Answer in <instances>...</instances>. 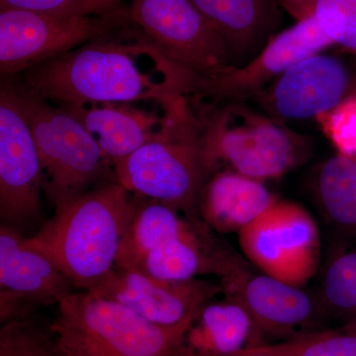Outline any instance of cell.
Masks as SVG:
<instances>
[{"label":"cell","instance_id":"52a82bcc","mask_svg":"<svg viewBox=\"0 0 356 356\" xmlns=\"http://www.w3.org/2000/svg\"><path fill=\"white\" fill-rule=\"evenodd\" d=\"M129 7L102 15L0 9V74L18 76L92 40L133 26Z\"/></svg>","mask_w":356,"mask_h":356},{"label":"cell","instance_id":"7402d4cb","mask_svg":"<svg viewBox=\"0 0 356 356\" xmlns=\"http://www.w3.org/2000/svg\"><path fill=\"white\" fill-rule=\"evenodd\" d=\"M322 299L325 309L356 323V250L337 252L327 262Z\"/></svg>","mask_w":356,"mask_h":356},{"label":"cell","instance_id":"277c9868","mask_svg":"<svg viewBox=\"0 0 356 356\" xmlns=\"http://www.w3.org/2000/svg\"><path fill=\"white\" fill-rule=\"evenodd\" d=\"M58 306L50 331L64 356H173L193 318L163 327L84 290Z\"/></svg>","mask_w":356,"mask_h":356},{"label":"cell","instance_id":"8fae6325","mask_svg":"<svg viewBox=\"0 0 356 356\" xmlns=\"http://www.w3.org/2000/svg\"><path fill=\"white\" fill-rule=\"evenodd\" d=\"M44 175L38 151L10 77L0 88V217L13 228L38 221Z\"/></svg>","mask_w":356,"mask_h":356},{"label":"cell","instance_id":"7a4b0ae2","mask_svg":"<svg viewBox=\"0 0 356 356\" xmlns=\"http://www.w3.org/2000/svg\"><path fill=\"white\" fill-rule=\"evenodd\" d=\"M55 215L27 238L74 287L86 290L114 268L134 211V196L116 179L55 209Z\"/></svg>","mask_w":356,"mask_h":356},{"label":"cell","instance_id":"4fadbf2b","mask_svg":"<svg viewBox=\"0 0 356 356\" xmlns=\"http://www.w3.org/2000/svg\"><path fill=\"white\" fill-rule=\"evenodd\" d=\"M84 291L127 307L154 324L173 327L191 320L222 289L220 284L199 278L159 280L140 271L114 266Z\"/></svg>","mask_w":356,"mask_h":356},{"label":"cell","instance_id":"4316f807","mask_svg":"<svg viewBox=\"0 0 356 356\" xmlns=\"http://www.w3.org/2000/svg\"><path fill=\"white\" fill-rule=\"evenodd\" d=\"M6 8L64 15H102L117 9L103 0H0V9Z\"/></svg>","mask_w":356,"mask_h":356},{"label":"cell","instance_id":"d6986e66","mask_svg":"<svg viewBox=\"0 0 356 356\" xmlns=\"http://www.w3.org/2000/svg\"><path fill=\"white\" fill-rule=\"evenodd\" d=\"M254 332L248 312L227 298L206 303L194 315L173 356H235Z\"/></svg>","mask_w":356,"mask_h":356},{"label":"cell","instance_id":"7c38bea8","mask_svg":"<svg viewBox=\"0 0 356 356\" xmlns=\"http://www.w3.org/2000/svg\"><path fill=\"white\" fill-rule=\"evenodd\" d=\"M355 95L356 79L346 63L318 53L293 65L252 100L282 123L317 119Z\"/></svg>","mask_w":356,"mask_h":356},{"label":"cell","instance_id":"5bb4252c","mask_svg":"<svg viewBox=\"0 0 356 356\" xmlns=\"http://www.w3.org/2000/svg\"><path fill=\"white\" fill-rule=\"evenodd\" d=\"M220 278L227 298L248 312L254 330L290 339L305 334L317 320L318 303L301 287L250 273L236 255Z\"/></svg>","mask_w":356,"mask_h":356},{"label":"cell","instance_id":"603a6c76","mask_svg":"<svg viewBox=\"0 0 356 356\" xmlns=\"http://www.w3.org/2000/svg\"><path fill=\"white\" fill-rule=\"evenodd\" d=\"M271 346L283 356H356V323L339 330L307 332Z\"/></svg>","mask_w":356,"mask_h":356},{"label":"cell","instance_id":"cb8c5ba5","mask_svg":"<svg viewBox=\"0 0 356 356\" xmlns=\"http://www.w3.org/2000/svg\"><path fill=\"white\" fill-rule=\"evenodd\" d=\"M0 356H64L54 334L28 318L2 325Z\"/></svg>","mask_w":356,"mask_h":356},{"label":"cell","instance_id":"9a60e30c","mask_svg":"<svg viewBox=\"0 0 356 356\" xmlns=\"http://www.w3.org/2000/svg\"><path fill=\"white\" fill-rule=\"evenodd\" d=\"M72 281L27 238L9 225L0 227V288L33 305L60 304L70 296Z\"/></svg>","mask_w":356,"mask_h":356},{"label":"cell","instance_id":"e0dca14e","mask_svg":"<svg viewBox=\"0 0 356 356\" xmlns=\"http://www.w3.org/2000/svg\"><path fill=\"white\" fill-rule=\"evenodd\" d=\"M276 199L264 181L227 168L213 172L206 182L198 213L218 233H238Z\"/></svg>","mask_w":356,"mask_h":356},{"label":"cell","instance_id":"83f0119b","mask_svg":"<svg viewBox=\"0 0 356 356\" xmlns=\"http://www.w3.org/2000/svg\"><path fill=\"white\" fill-rule=\"evenodd\" d=\"M280 6L297 21L313 15L318 0H278Z\"/></svg>","mask_w":356,"mask_h":356},{"label":"cell","instance_id":"9c48e42d","mask_svg":"<svg viewBox=\"0 0 356 356\" xmlns=\"http://www.w3.org/2000/svg\"><path fill=\"white\" fill-rule=\"evenodd\" d=\"M129 13L145 38L187 72L211 77L236 67L226 44L191 0H132Z\"/></svg>","mask_w":356,"mask_h":356},{"label":"cell","instance_id":"3957f363","mask_svg":"<svg viewBox=\"0 0 356 356\" xmlns=\"http://www.w3.org/2000/svg\"><path fill=\"white\" fill-rule=\"evenodd\" d=\"M115 178L131 193L194 218L212 172L204 152L203 120L184 97L168 105L154 139L113 165Z\"/></svg>","mask_w":356,"mask_h":356},{"label":"cell","instance_id":"f1b7e54d","mask_svg":"<svg viewBox=\"0 0 356 356\" xmlns=\"http://www.w3.org/2000/svg\"><path fill=\"white\" fill-rule=\"evenodd\" d=\"M235 356H283L271 344H254L248 346Z\"/></svg>","mask_w":356,"mask_h":356},{"label":"cell","instance_id":"5b68a950","mask_svg":"<svg viewBox=\"0 0 356 356\" xmlns=\"http://www.w3.org/2000/svg\"><path fill=\"white\" fill-rule=\"evenodd\" d=\"M14 84L38 151L44 196L55 209L116 179L97 140L74 115Z\"/></svg>","mask_w":356,"mask_h":356},{"label":"cell","instance_id":"8992f818","mask_svg":"<svg viewBox=\"0 0 356 356\" xmlns=\"http://www.w3.org/2000/svg\"><path fill=\"white\" fill-rule=\"evenodd\" d=\"M203 120L204 152L211 172L220 163L254 179L266 181L284 175L298 165L305 140L245 102L208 107Z\"/></svg>","mask_w":356,"mask_h":356},{"label":"cell","instance_id":"f546056e","mask_svg":"<svg viewBox=\"0 0 356 356\" xmlns=\"http://www.w3.org/2000/svg\"><path fill=\"white\" fill-rule=\"evenodd\" d=\"M103 1L105 2V3L108 4L110 7H112V8H118L119 6V2H120V0H103Z\"/></svg>","mask_w":356,"mask_h":356},{"label":"cell","instance_id":"ac0fdd59","mask_svg":"<svg viewBox=\"0 0 356 356\" xmlns=\"http://www.w3.org/2000/svg\"><path fill=\"white\" fill-rule=\"evenodd\" d=\"M60 107L74 115L95 138L112 165L154 139L165 123L168 110L166 107L165 114L159 117L132 103Z\"/></svg>","mask_w":356,"mask_h":356},{"label":"cell","instance_id":"484cf974","mask_svg":"<svg viewBox=\"0 0 356 356\" xmlns=\"http://www.w3.org/2000/svg\"><path fill=\"white\" fill-rule=\"evenodd\" d=\"M317 120L337 153L356 158V95Z\"/></svg>","mask_w":356,"mask_h":356},{"label":"cell","instance_id":"2e32d148","mask_svg":"<svg viewBox=\"0 0 356 356\" xmlns=\"http://www.w3.org/2000/svg\"><path fill=\"white\" fill-rule=\"evenodd\" d=\"M218 33L236 67L261 51L280 24L278 0H191Z\"/></svg>","mask_w":356,"mask_h":356},{"label":"cell","instance_id":"6da1fadb","mask_svg":"<svg viewBox=\"0 0 356 356\" xmlns=\"http://www.w3.org/2000/svg\"><path fill=\"white\" fill-rule=\"evenodd\" d=\"M191 74L133 25L11 79L25 92L58 106L168 105L186 97Z\"/></svg>","mask_w":356,"mask_h":356},{"label":"cell","instance_id":"ba28073f","mask_svg":"<svg viewBox=\"0 0 356 356\" xmlns=\"http://www.w3.org/2000/svg\"><path fill=\"white\" fill-rule=\"evenodd\" d=\"M238 236L243 254L262 273L302 287L318 271V226L298 204L276 199Z\"/></svg>","mask_w":356,"mask_h":356},{"label":"cell","instance_id":"ffe728a7","mask_svg":"<svg viewBox=\"0 0 356 356\" xmlns=\"http://www.w3.org/2000/svg\"><path fill=\"white\" fill-rule=\"evenodd\" d=\"M203 225L158 201L134 194V211L115 266L138 270L149 252L191 235Z\"/></svg>","mask_w":356,"mask_h":356},{"label":"cell","instance_id":"30bf717a","mask_svg":"<svg viewBox=\"0 0 356 356\" xmlns=\"http://www.w3.org/2000/svg\"><path fill=\"white\" fill-rule=\"evenodd\" d=\"M334 46L313 14L276 33L261 51L245 64L232 67L219 76L192 74L187 97L193 98L194 102H209L208 107L247 102L293 65Z\"/></svg>","mask_w":356,"mask_h":356},{"label":"cell","instance_id":"44dd1931","mask_svg":"<svg viewBox=\"0 0 356 356\" xmlns=\"http://www.w3.org/2000/svg\"><path fill=\"white\" fill-rule=\"evenodd\" d=\"M315 196L330 224L356 241V158L337 153L318 168Z\"/></svg>","mask_w":356,"mask_h":356},{"label":"cell","instance_id":"d4e9b609","mask_svg":"<svg viewBox=\"0 0 356 356\" xmlns=\"http://www.w3.org/2000/svg\"><path fill=\"white\" fill-rule=\"evenodd\" d=\"M314 16L334 46L356 56V0H318Z\"/></svg>","mask_w":356,"mask_h":356}]
</instances>
